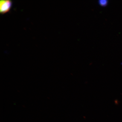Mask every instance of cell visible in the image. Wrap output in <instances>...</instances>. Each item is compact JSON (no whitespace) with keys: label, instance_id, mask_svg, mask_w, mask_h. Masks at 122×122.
Instances as JSON below:
<instances>
[{"label":"cell","instance_id":"1","mask_svg":"<svg viewBox=\"0 0 122 122\" xmlns=\"http://www.w3.org/2000/svg\"><path fill=\"white\" fill-rule=\"evenodd\" d=\"M12 5V1L10 0H2L0 1V12L4 14L10 11Z\"/></svg>","mask_w":122,"mask_h":122},{"label":"cell","instance_id":"2","mask_svg":"<svg viewBox=\"0 0 122 122\" xmlns=\"http://www.w3.org/2000/svg\"><path fill=\"white\" fill-rule=\"evenodd\" d=\"M98 3L102 6H105L108 4V1L107 0H100L99 1Z\"/></svg>","mask_w":122,"mask_h":122}]
</instances>
